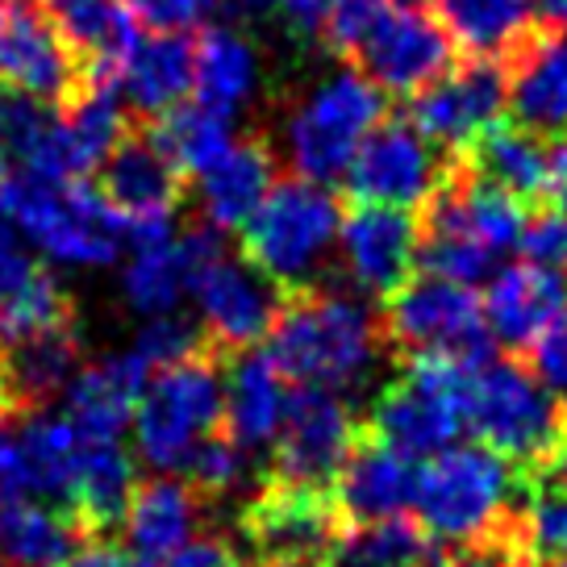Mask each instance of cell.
Here are the masks:
<instances>
[{"mask_svg":"<svg viewBox=\"0 0 567 567\" xmlns=\"http://www.w3.org/2000/svg\"><path fill=\"white\" fill-rule=\"evenodd\" d=\"M384 338L405 354H451L463 363L488 359V321L476 288L443 276L409 280L401 292L389 297L384 309Z\"/></svg>","mask_w":567,"mask_h":567,"instance_id":"cell-9","label":"cell"},{"mask_svg":"<svg viewBox=\"0 0 567 567\" xmlns=\"http://www.w3.org/2000/svg\"><path fill=\"white\" fill-rule=\"evenodd\" d=\"M0 221L68 267H109L130 243L125 221L89 184H47L25 172L0 176Z\"/></svg>","mask_w":567,"mask_h":567,"instance_id":"cell-3","label":"cell"},{"mask_svg":"<svg viewBox=\"0 0 567 567\" xmlns=\"http://www.w3.org/2000/svg\"><path fill=\"white\" fill-rule=\"evenodd\" d=\"M455 47L484 59H509L534 30V0H430Z\"/></svg>","mask_w":567,"mask_h":567,"instance_id":"cell-36","label":"cell"},{"mask_svg":"<svg viewBox=\"0 0 567 567\" xmlns=\"http://www.w3.org/2000/svg\"><path fill=\"white\" fill-rule=\"evenodd\" d=\"M338 0H284L280 13L288 21V30L297 38H321L326 25L334 18Z\"/></svg>","mask_w":567,"mask_h":567,"instance_id":"cell-49","label":"cell"},{"mask_svg":"<svg viewBox=\"0 0 567 567\" xmlns=\"http://www.w3.org/2000/svg\"><path fill=\"white\" fill-rule=\"evenodd\" d=\"M342 267L359 292L384 297L401 292L413 280L417 267V221L405 209L384 205H359L351 217H342Z\"/></svg>","mask_w":567,"mask_h":567,"instance_id":"cell-19","label":"cell"},{"mask_svg":"<svg viewBox=\"0 0 567 567\" xmlns=\"http://www.w3.org/2000/svg\"><path fill=\"white\" fill-rule=\"evenodd\" d=\"M196 522H200V493L188 480H142L122 522L125 547L138 555V564H167L184 543H193Z\"/></svg>","mask_w":567,"mask_h":567,"instance_id":"cell-29","label":"cell"},{"mask_svg":"<svg viewBox=\"0 0 567 567\" xmlns=\"http://www.w3.org/2000/svg\"><path fill=\"white\" fill-rule=\"evenodd\" d=\"M384 117V92L363 71H330L284 117V155L313 184L347 176L354 151Z\"/></svg>","mask_w":567,"mask_h":567,"instance_id":"cell-6","label":"cell"},{"mask_svg":"<svg viewBox=\"0 0 567 567\" xmlns=\"http://www.w3.org/2000/svg\"><path fill=\"white\" fill-rule=\"evenodd\" d=\"M334 505L347 522H389L401 517L417 496V467L375 439H359L351 460L334 480Z\"/></svg>","mask_w":567,"mask_h":567,"instance_id":"cell-25","label":"cell"},{"mask_svg":"<svg viewBox=\"0 0 567 567\" xmlns=\"http://www.w3.org/2000/svg\"><path fill=\"white\" fill-rule=\"evenodd\" d=\"M547 567H567V559H555V564H547Z\"/></svg>","mask_w":567,"mask_h":567,"instance_id":"cell-56","label":"cell"},{"mask_svg":"<svg viewBox=\"0 0 567 567\" xmlns=\"http://www.w3.org/2000/svg\"><path fill=\"white\" fill-rule=\"evenodd\" d=\"M96 193L125 221V234L138 226H159L176 217L184 196V172L167 155L155 130H125V138L101 163Z\"/></svg>","mask_w":567,"mask_h":567,"instance_id":"cell-18","label":"cell"},{"mask_svg":"<svg viewBox=\"0 0 567 567\" xmlns=\"http://www.w3.org/2000/svg\"><path fill=\"white\" fill-rule=\"evenodd\" d=\"M567 309V276L538 264H514L496 271L484 292L488 334L505 347H534L538 334Z\"/></svg>","mask_w":567,"mask_h":567,"instance_id":"cell-24","label":"cell"},{"mask_svg":"<svg viewBox=\"0 0 567 567\" xmlns=\"http://www.w3.org/2000/svg\"><path fill=\"white\" fill-rule=\"evenodd\" d=\"M288 413V384L271 354L243 351L226 368V434L243 451H264L280 439Z\"/></svg>","mask_w":567,"mask_h":567,"instance_id":"cell-30","label":"cell"},{"mask_svg":"<svg viewBox=\"0 0 567 567\" xmlns=\"http://www.w3.org/2000/svg\"><path fill=\"white\" fill-rule=\"evenodd\" d=\"M547 200L555 209H567V138L550 142V179H547Z\"/></svg>","mask_w":567,"mask_h":567,"instance_id":"cell-51","label":"cell"},{"mask_svg":"<svg viewBox=\"0 0 567 567\" xmlns=\"http://www.w3.org/2000/svg\"><path fill=\"white\" fill-rule=\"evenodd\" d=\"M472 368L451 354H405L396 380L375 396L368 439L405 460H434L455 446L467 425Z\"/></svg>","mask_w":567,"mask_h":567,"instance_id":"cell-5","label":"cell"},{"mask_svg":"<svg viewBox=\"0 0 567 567\" xmlns=\"http://www.w3.org/2000/svg\"><path fill=\"white\" fill-rule=\"evenodd\" d=\"M59 567H125V555L113 543H105V538H89L84 547L75 550V555H68Z\"/></svg>","mask_w":567,"mask_h":567,"instance_id":"cell-50","label":"cell"},{"mask_svg":"<svg viewBox=\"0 0 567 567\" xmlns=\"http://www.w3.org/2000/svg\"><path fill=\"white\" fill-rule=\"evenodd\" d=\"M509 105V68L505 59L467 54L425 84L413 96V125L434 146L463 155L472 142L501 122V109Z\"/></svg>","mask_w":567,"mask_h":567,"instance_id":"cell-12","label":"cell"},{"mask_svg":"<svg viewBox=\"0 0 567 567\" xmlns=\"http://www.w3.org/2000/svg\"><path fill=\"white\" fill-rule=\"evenodd\" d=\"M443 567H543V564L526 550L522 534H517V517H514L501 534L484 538L476 547H467L460 559H451V564H443Z\"/></svg>","mask_w":567,"mask_h":567,"instance_id":"cell-45","label":"cell"},{"mask_svg":"<svg viewBox=\"0 0 567 567\" xmlns=\"http://www.w3.org/2000/svg\"><path fill=\"white\" fill-rule=\"evenodd\" d=\"M89 71L71 47L38 13L34 0H9L0 18V84L47 105H71L84 89Z\"/></svg>","mask_w":567,"mask_h":567,"instance_id":"cell-15","label":"cell"},{"mask_svg":"<svg viewBox=\"0 0 567 567\" xmlns=\"http://www.w3.org/2000/svg\"><path fill=\"white\" fill-rule=\"evenodd\" d=\"M34 267L38 264L25 255V247L18 243V234L0 221V309L13 301V292L34 276Z\"/></svg>","mask_w":567,"mask_h":567,"instance_id":"cell-47","label":"cell"},{"mask_svg":"<svg viewBox=\"0 0 567 567\" xmlns=\"http://www.w3.org/2000/svg\"><path fill=\"white\" fill-rule=\"evenodd\" d=\"M354 417L351 405L330 389H301L288 396L271 480L305 484V488H334L342 463L351 460Z\"/></svg>","mask_w":567,"mask_h":567,"instance_id":"cell-13","label":"cell"},{"mask_svg":"<svg viewBox=\"0 0 567 567\" xmlns=\"http://www.w3.org/2000/svg\"><path fill=\"white\" fill-rule=\"evenodd\" d=\"M476 176L488 184L514 193L517 200H543L550 179V146L547 138H538L530 130H522L514 122H496L493 130H484L467 151L460 155Z\"/></svg>","mask_w":567,"mask_h":567,"instance_id":"cell-33","label":"cell"},{"mask_svg":"<svg viewBox=\"0 0 567 567\" xmlns=\"http://www.w3.org/2000/svg\"><path fill=\"white\" fill-rule=\"evenodd\" d=\"M526 493L567 496V425H564V434H559V443L550 446L534 467H526Z\"/></svg>","mask_w":567,"mask_h":567,"instance_id":"cell-48","label":"cell"},{"mask_svg":"<svg viewBox=\"0 0 567 567\" xmlns=\"http://www.w3.org/2000/svg\"><path fill=\"white\" fill-rule=\"evenodd\" d=\"M234 9L243 13V18H267V13H276L284 0H230Z\"/></svg>","mask_w":567,"mask_h":567,"instance_id":"cell-53","label":"cell"},{"mask_svg":"<svg viewBox=\"0 0 567 567\" xmlns=\"http://www.w3.org/2000/svg\"><path fill=\"white\" fill-rule=\"evenodd\" d=\"M467 425L488 451L505 455L526 472L559 443L567 425V405L526 363L488 354L484 363L472 368Z\"/></svg>","mask_w":567,"mask_h":567,"instance_id":"cell-7","label":"cell"},{"mask_svg":"<svg viewBox=\"0 0 567 567\" xmlns=\"http://www.w3.org/2000/svg\"><path fill=\"white\" fill-rule=\"evenodd\" d=\"M221 0H130L134 18L146 21L155 34H184L213 18Z\"/></svg>","mask_w":567,"mask_h":567,"instance_id":"cell-43","label":"cell"},{"mask_svg":"<svg viewBox=\"0 0 567 567\" xmlns=\"http://www.w3.org/2000/svg\"><path fill=\"white\" fill-rule=\"evenodd\" d=\"M247 547L264 564H321L342 530V514L330 488H305L271 480L247 501L238 517Z\"/></svg>","mask_w":567,"mask_h":567,"instance_id":"cell-10","label":"cell"},{"mask_svg":"<svg viewBox=\"0 0 567 567\" xmlns=\"http://www.w3.org/2000/svg\"><path fill=\"white\" fill-rule=\"evenodd\" d=\"M342 234V205L326 184L313 179H280L264 205L243 226L247 264L259 267L280 292H309L321 267L338 247Z\"/></svg>","mask_w":567,"mask_h":567,"instance_id":"cell-4","label":"cell"},{"mask_svg":"<svg viewBox=\"0 0 567 567\" xmlns=\"http://www.w3.org/2000/svg\"><path fill=\"white\" fill-rule=\"evenodd\" d=\"M221 255L217 230H188L172 234L163 243H138L130 264L122 271V292L130 309H138L142 318H163L179 313L184 292H193L196 276Z\"/></svg>","mask_w":567,"mask_h":567,"instance_id":"cell-20","label":"cell"},{"mask_svg":"<svg viewBox=\"0 0 567 567\" xmlns=\"http://www.w3.org/2000/svg\"><path fill=\"white\" fill-rule=\"evenodd\" d=\"M389 9H392V0H338L334 18H330L326 34H321L326 47L351 59V54L359 51V42L372 34L375 21L384 18Z\"/></svg>","mask_w":567,"mask_h":567,"instance_id":"cell-42","label":"cell"},{"mask_svg":"<svg viewBox=\"0 0 567 567\" xmlns=\"http://www.w3.org/2000/svg\"><path fill=\"white\" fill-rule=\"evenodd\" d=\"M138 567H155V564H138Z\"/></svg>","mask_w":567,"mask_h":567,"instance_id":"cell-58","label":"cell"},{"mask_svg":"<svg viewBox=\"0 0 567 567\" xmlns=\"http://www.w3.org/2000/svg\"><path fill=\"white\" fill-rule=\"evenodd\" d=\"M217 351L205 334V326L184 313H163V318H146V326L138 330V342H134V354H138L146 368H176V363H188L196 354Z\"/></svg>","mask_w":567,"mask_h":567,"instance_id":"cell-39","label":"cell"},{"mask_svg":"<svg viewBox=\"0 0 567 567\" xmlns=\"http://www.w3.org/2000/svg\"><path fill=\"white\" fill-rule=\"evenodd\" d=\"M4 4H9V0H0V18H4Z\"/></svg>","mask_w":567,"mask_h":567,"instance_id":"cell-57","label":"cell"},{"mask_svg":"<svg viewBox=\"0 0 567 567\" xmlns=\"http://www.w3.org/2000/svg\"><path fill=\"white\" fill-rule=\"evenodd\" d=\"M155 134H159V142L167 146V155L176 159L179 172H193V176L209 172L213 163L221 159L234 142H238L230 130V117H221V113H213V109H205V105L172 109L167 117H159Z\"/></svg>","mask_w":567,"mask_h":567,"instance_id":"cell-37","label":"cell"},{"mask_svg":"<svg viewBox=\"0 0 567 567\" xmlns=\"http://www.w3.org/2000/svg\"><path fill=\"white\" fill-rule=\"evenodd\" d=\"M451 47L455 42L434 13H422L413 4H392L351 59L380 92L417 96L451 68Z\"/></svg>","mask_w":567,"mask_h":567,"instance_id":"cell-16","label":"cell"},{"mask_svg":"<svg viewBox=\"0 0 567 567\" xmlns=\"http://www.w3.org/2000/svg\"><path fill=\"white\" fill-rule=\"evenodd\" d=\"M517 247L526 255V264H538V267H547V271L567 276V209H555V205H550L547 213L530 217Z\"/></svg>","mask_w":567,"mask_h":567,"instance_id":"cell-41","label":"cell"},{"mask_svg":"<svg viewBox=\"0 0 567 567\" xmlns=\"http://www.w3.org/2000/svg\"><path fill=\"white\" fill-rule=\"evenodd\" d=\"M200 305V326L221 354L250 351L255 342L271 338L276 318L284 309V292L247 259H230L226 250L213 259L193 284Z\"/></svg>","mask_w":567,"mask_h":567,"instance_id":"cell-17","label":"cell"},{"mask_svg":"<svg viewBox=\"0 0 567 567\" xmlns=\"http://www.w3.org/2000/svg\"><path fill=\"white\" fill-rule=\"evenodd\" d=\"M0 155H4V146H0Z\"/></svg>","mask_w":567,"mask_h":567,"instance_id":"cell-60","label":"cell"},{"mask_svg":"<svg viewBox=\"0 0 567 567\" xmlns=\"http://www.w3.org/2000/svg\"><path fill=\"white\" fill-rule=\"evenodd\" d=\"M509 109L514 125L538 138L567 134V30L534 25L530 38L509 59Z\"/></svg>","mask_w":567,"mask_h":567,"instance_id":"cell-21","label":"cell"},{"mask_svg":"<svg viewBox=\"0 0 567 567\" xmlns=\"http://www.w3.org/2000/svg\"><path fill=\"white\" fill-rule=\"evenodd\" d=\"M89 543L71 509L51 501L0 505V567H59Z\"/></svg>","mask_w":567,"mask_h":567,"instance_id":"cell-32","label":"cell"},{"mask_svg":"<svg viewBox=\"0 0 567 567\" xmlns=\"http://www.w3.org/2000/svg\"><path fill=\"white\" fill-rule=\"evenodd\" d=\"M13 413H9V396H4V384H0V422H9Z\"/></svg>","mask_w":567,"mask_h":567,"instance_id":"cell-54","label":"cell"},{"mask_svg":"<svg viewBox=\"0 0 567 567\" xmlns=\"http://www.w3.org/2000/svg\"><path fill=\"white\" fill-rule=\"evenodd\" d=\"M264 567H318V564H264Z\"/></svg>","mask_w":567,"mask_h":567,"instance_id":"cell-55","label":"cell"},{"mask_svg":"<svg viewBox=\"0 0 567 567\" xmlns=\"http://www.w3.org/2000/svg\"><path fill=\"white\" fill-rule=\"evenodd\" d=\"M451 163L434 151L413 122L389 117L380 122L354 151L347 167V188L359 205H384V209H417L425 205L434 188L446 179Z\"/></svg>","mask_w":567,"mask_h":567,"instance_id":"cell-11","label":"cell"},{"mask_svg":"<svg viewBox=\"0 0 567 567\" xmlns=\"http://www.w3.org/2000/svg\"><path fill=\"white\" fill-rule=\"evenodd\" d=\"M179 472H184V480H188L200 496H230L234 488H243L250 463H247V451L234 443L230 434H209V439L184 460Z\"/></svg>","mask_w":567,"mask_h":567,"instance_id":"cell-40","label":"cell"},{"mask_svg":"<svg viewBox=\"0 0 567 567\" xmlns=\"http://www.w3.org/2000/svg\"><path fill=\"white\" fill-rule=\"evenodd\" d=\"M401 4H413V0H401Z\"/></svg>","mask_w":567,"mask_h":567,"instance_id":"cell-59","label":"cell"},{"mask_svg":"<svg viewBox=\"0 0 567 567\" xmlns=\"http://www.w3.org/2000/svg\"><path fill=\"white\" fill-rule=\"evenodd\" d=\"M517 488L526 493V472L505 455L484 443L446 446L417 472L413 509L430 538L476 547L514 522L509 501Z\"/></svg>","mask_w":567,"mask_h":567,"instance_id":"cell-2","label":"cell"},{"mask_svg":"<svg viewBox=\"0 0 567 567\" xmlns=\"http://www.w3.org/2000/svg\"><path fill=\"white\" fill-rule=\"evenodd\" d=\"M146 363L134 351L101 354L96 363H84L68 389V422L84 443H122L138 401L146 392Z\"/></svg>","mask_w":567,"mask_h":567,"instance_id":"cell-23","label":"cell"},{"mask_svg":"<svg viewBox=\"0 0 567 567\" xmlns=\"http://www.w3.org/2000/svg\"><path fill=\"white\" fill-rule=\"evenodd\" d=\"M196 105L234 117L259 92V51L243 30L213 25L196 42Z\"/></svg>","mask_w":567,"mask_h":567,"instance_id":"cell-34","label":"cell"},{"mask_svg":"<svg viewBox=\"0 0 567 567\" xmlns=\"http://www.w3.org/2000/svg\"><path fill=\"white\" fill-rule=\"evenodd\" d=\"M122 101L142 117H167L196 89V42L188 34L138 38L117 68Z\"/></svg>","mask_w":567,"mask_h":567,"instance_id":"cell-27","label":"cell"},{"mask_svg":"<svg viewBox=\"0 0 567 567\" xmlns=\"http://www.w3.org/2000/svg\"><path fill=\"white\" fill-rule=\"evenodd\" d=\"M530 372L547 384L559 401L567 405V309L550 321L530 347Z\"/></svg>","mask_w":567,"mask_h":567,"instance_id":"cell-44","label":"cell"},{"mask_svg":"<svg viewBox=\"0 0 567 567\" xmlns=\"http://www.w3.org/2000/svg\"><path fill=\"white\" fill-rule=\"evenodd\" d=\"M80 372H84V338L75 321L0 347V384L13 417L42 413L54 396H63L75 384Z\"/></svg>","mask_w":567,"mask_h":567,"instance_id":"cell-22","label":"cell"},{"mask_svg":"<svg viewBox=\"0 0 567 567\" xmlns=\"http://www.w3.org/2000/svg\"><path fill=\"white\" fill-rule=\"evenodd\" d=\"M271 188H276V151L264 138H238L209 172L196 176L205 226L217 234L243 230Z\"/></svg>","mask_w":567,"mask_h":567,"instance_id":"cell-26","label":"cell"},{"mask_svg":"<svg viewBox=\"0 0 567 567\" xmlns=\"http://www.w3.org/2000/svg\"><path fill=\"white\" fill-rule=\"evenodd\" d=\"M38 13L71 47L84 71H117L138 42L130 0H34Z\"/></svg>","mask_w":567,"mask_h":567,"instance_id":"cell-28","label":"cell"},{"mask_svg":"<svg viewBox=\"0 0 567 567\" xmlns=\"http://www.w3.org/2000/svg\"><path fill=\"white\" fill-rule=\"evenodd\" d=\"M163 567H243V555H238V547H234L230 538L200 534L193 543H184Z\"/></svg>","mask_w":567,"mask_h":567,"instance_id":"cell-46","label":"cell"},{"mask_svg":"<svg viewBox=\"0 0 567 567\" xmlns=\"http://www.w3.org/2000/svg\"><path fill=\"white\" fill-rule=\"evenodd\" d=\"M84 439L68 413H25L0 422V505L9 501H51L63 505L71 493L75 460Z\"/></svg>","mask_w":567,"mask_h":567,"instance_id":"cell-14","label":"cell"},{"mask_svg":"<svg viewBox=\"0 0 567 567\" xmlns=\"http://www.w3.org/2000/svg\"><path fill=\"white\" fill-rule=\"evenodd\" d=\"M138 484V467L122 443H84L71 476L68 509L89 538H105L113 526L125 522Z\"/></svg>","mask_w":567,"mask_h":567,"instance_id":"cell-31","label":"cell"},{"mask_svg":"<svg viewBox=\"0 0 567 567\" xmlns=\"http://www.w3.org/2000/svg\"><path fill=\"white\" fill-rule=\"evenodd\" d=\"M226 413V368L221 351H205L163 368L146 380V392L134 413L138 455L159 472H179L184 460L213 434V425Z\"/></svg>","mask_w":567,"mask_h":567,"instance_id":"cell-8","label":"cell"},{"mask_svg":"<svg viewBox=\"0 0 567 567\" xmlns=\"http://www.w3.org/2000/svg\"><path fill=\"white\" fill-rule=\"evenodd\" d=\"M389 351L384 321L354 297L342 292H297L284 301L276 330H271V359L284 380L301 389H354L375 372Z\"/></svg>","mask_w":567,"mask_h":567,"instance_id":"cell-1","label":"cell"},{"mask_svg":"<svg viewBox=\"0 0 567 567\" xmlns=\"http://www.w3.org/2000/svg\"><path fill=\"white\" fill-rule=\"evenodd\" d=\"M534 4H538V13L547 18V25L567 30V0H534Z\"/></svg>","mask_w":567,"mask_h":567,"instance_id":"cell-52","label":"cell"},{"mask_svg":"<svg viewBox=\"0 0 567 567\" xmlns=\"http://www.w3.org/2000/svg\"><path fill=\"white\" fill-rule=\"evenodd\" d=\"M68 321H75L68 288L54 280L47 267H34V276L21 284L13 301L0 309V347L54 330V326H68Z\"/></svg>","mask_w":567,"mask_h":567,"instance_id":"cell-38","label":"cell"},{"mask_svg":"<svg viewBox=\"0 0 567 567\" xmlns=\"http://www.w3.org/2000/svg\"><path fill=\"white\" fill-rule=\"evenodd\" d=\"M318 567H443V550L439 538L409 517L351 522L338 530Z\"/></svg>","mask_w":567,"mask_h":567,"instance_id":"cell-35","label":"cell"}]
</instances>
